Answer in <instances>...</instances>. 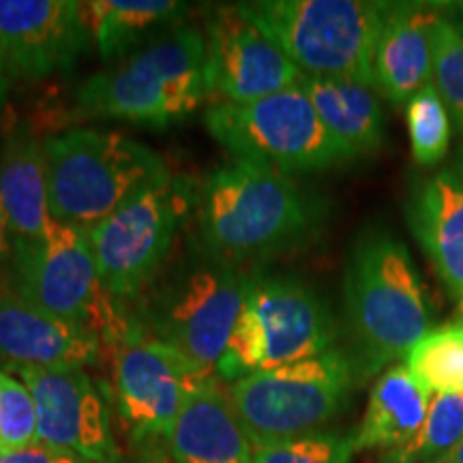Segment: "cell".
<instances>
[{
  "label": "cell",
  "instance_id": "6",
  "mask_svg": "<svg viewBox=\"0 0 463 463\" xmlns=\"http://www.w3.org/2000/svg\"><path fill=\"white\" fill-rule=\"evenodd\" d=\"M339 326L316 288L292 275L249 273L245 300L217 375L236 382L337 347Z\"/></svg>",
  "mask_w": 463,
  "mask_h": 463
},
{
  "label": "cell",
  "instance_id": "12",
  "mask_svg": "<svg viewBox=\"0 0 463 463\" xmlns=\"http://www.w3.org/2000/svg\"><path fill=\"white\" fill-rule=\"evenodd\" d=\"M114 347V386L118 412L136 436L167 438L189 386L200 373L183 354L150 337L125 314L106 335Z\"/></svg>",
  "mask_w": 463,
  "mask_h": 463
},
{
  "label": "cell",
  "instance_id": "15",
  "mask_svg": "<svg viewBox=\"0 0 463 463\" xmlns=\"http://www.w3.org/2000/svg\"><path fill=\"white\" fill-rule=\"evenodd\" d=\"M92 43L78 0H0V52L9 80L67 71Z\"/></svg>",
  "mask_w": 463,
  "mask_h": 463
},
{
  "label": "cell",
  "instance_id": "18",
  "mask_svg": "<svg viewBox=\"0 0 463 463\" xmlns=\"http://www.w3.org/2000/svg\"><path fill=\"white\" fill-rule=\"evenodd\" d=\"M436 3H384L375 42V86L386 99L408 106L433 80V26Z\"/></svg>",
  "mask_w": 463,
  "mask_h": 463
},
{
  "label": "cell",
  "instance_id": "16",
  "mask_svg": "<svg viewBox=\"0 0 463 463\" xmlns=\"http://www.w3.org/2000/svg\"><path fill=\"white\" fill-rule=\"evenodd\" d=\"M101 339L17 294L0 275V363L26 367H86L99 361Z\"/></svg>",
  "mask_w": 463,
  "mask_h": 463
},
{
  "label": "cell",
  "instance_id": "33",
  "mask_svg": "<svg viewBox=\"0 0 463 463\" xmlns=\"http://www.w3.org/2000/svg\"><path fill=\"white\" fill-rule=\"evenodd\" d=\"M9 75H7V69H5V61H3V52H0V103L5 101V97H7L9 92Z\"/></svg>",
  "mask_w": 463,
  "mask_h": 463
},
{
  "label": "cell",
  "instance_id": "21",
  "mask_svg": "<svg viewBox=\"0 0 463 463\" xmlns=\"http://www.w3.org/2000/svg\"><path fill=\"white\" fill-rule=\"evenodd\" d=\"M0 202L15 242H34L52 222L43 142L31 133L11 136L0 150Z\"/></svg>",
  "mask_w": 463,
  "mask_h": 463
},
{
  "label": "cell",
  "instance_id": "8",
  "mask_svg": "<svg viewBox=\"0 0 463 463\" xmlns=\"http://www.w3.org/2000/svg\"><path fill=\"white\" fill-rule=\"evenodd\" d=\"M358 382L341 347L230 382L234 412L251 447L322 431L345 408Z\"/></svg>",
  "mask_w": 463,
  "mask_h": 463
},
{
  "label": "cell",
  "instance_id": "3",
  "mask_svg": "<svg viewBox=\"0 0 463 463\" xmlns=\"http://www.w3.org/2000/svg\"><path fill=\"white\" fill-rule=\"evenodd\" d=\"M208 97L204 33L184 24L84 80L73 90V114L164 129L194 114Z\"/></svg>",
  "mask_w": 463,
  "mask_h": 463
},
{
  "label": "cell",
  "instance_id": "34",
  "mask_svg": "<svg viewBox=\"0 0 463 463\" xmlns=\"http://www.w3.org/2000/svg\"><path fill=\"white\" fill-rule=\"evenodd\" d=\"M436 463H463V439L453 450H450V453L444 455L442 459H438Z\"/></svg>",
  "mask_w": 463,
  "mask_h": 463
},
{
  "label": "cell",
  "instance_id": "9",
  "mask_svg": "<svg viewBox=\"0 0 463 463\" xmlns=\"http://www.w3.org/2000/svg\"><path fill=\"white\" fill-rule=\"evenodd\" d=\"M204 125L232 159L292 176L354 161L328 133L300 86L247 103H213Z\"/></svg>",
  "mask_w": 463,
  "mask_h": 463
},
{
  "label": "cell",
  "instance_id": "29",
  "mask_svg": "<svg viewBox=\"0 0 463 463\" xmlns=\"http://www.w3.org/2000/svg\"><path fill=\"white\" fill-rule=\"evenodd\" d=\"M37 408L22 380L0 372V453L37 444Z\"/></svg>",
  "mask_w": 463,
  "mask_h": 463
},
{
  "label": "cell",
  "instance_id": "11",
  "mask_svg": "<svg viewBox=\"0 0 463 463\" xmlns=\"http://www.w3.org/2000/svg\"><path fill=\"white\" fill-rule=\"evenodd\" d=\"M3 277L17 294L103 339L125 317V305L103 288L84 232L52 222L34 242H15Z\"/></svg>",
  "mask_w": 463,
  "mask_h": 463
},
{
  "label": "cell",
  "instance_id": "35",
  "mask_svg": "<svg viewBox=\"0 0 463 463\" xmlns=\"http://www.w3.org/2000/svg\"><path fill=\"white\" fill-rule=\"evenodd\" d=\"M450 170H453L457 176H459V181L463 183V144L459 146V150H457V155H455V165L450 167Z\"/></svg>",
  "mask_w": 463,
  "mask_h": 463
},
{
  "label": "cell",
  "instance_id": "1",
  "mask_svg": "<svg viewBox=\"0 0 463 463\" xmlns=\"http://www.w3.org/2000/svg\"><path fill=\"white\" fill-rule=\"evenodd\" d=\"M328 204L292 174L232 159L195 191L198 245L225 264H262L320 239Z\"/></svg>",
  "mask_w": 463,
  "mask_h": 463
},
{
  "label": "cell",
  "instance_id": "25",
  "mask_svg": "<svg viewBox=\"0 0 463 463\" xmlns=\"http://www.w3.org/2000/svg\"><path fill=\"white\" fill-rule=\"evenodd\" d=\"M412 157L419 165L433 167L449 153L450 114L436 86L427 84L405 106Z\"/></svg>",
  "mask_w": 463,
  "mask_h": 463
},
{
  "label": "cell",
  "instance_id": "14",
  "mask_svg": "<svg viewBox=\"0 0 463 463\" xmlns=\"http://www.w3.org/2000/svg\"><path fill=\"white\" fill-rule=\"evenodd\" d=\"M37 408V438L92 463H118L109 410L84 367H26L17 372Z\"/></svg>",
  "mask_w": 463,
  "mask_h": 463
},
{
  "label": "cell",
  "instance_id": "17",
  "mask_svg": "<svg viewBox=\"0 0 463 463\" xmlns=\"http://www.w3.org/2000/svg\"><path fill=\"white\" fill-rule=\"evenodd\" d=\"M165 439L176 463H251V442L215 373L194 380Z\"/></svg>",
  "mask_w": 463,
  "mask_h": 463
},
{
  "label": "cell",
  "instance_id": "22",
  "mask_svg": "<svg viewBox=\"0 0 463 463\" xmlns=\"http://www.w3.org/2000/svg\"><path fill=\"white\" fill-rule=\"evenodd\" d=\"M298 86L352 159L367 157L382 146L384 114L372 86L335 78H303Z\"/></svg>",
  "mask_w": 463,
  "mask_h": 463
},
{
  "label": "cell",
  "instance_id": "2",
  "mask_svg": "<svg viewBox=\"0 0 463 463\" xmlns=\"http://www.w3.org/2000/svg\"><path fill=\"white\" fill-rule=\"evenodd\" d=\"M345 326L358 380H367L430 333L431 311L408 247L382 228L352 245L344 277Z\"/></svg>",
  "mask_w": 463,
  "mask_h": 463
},
{
  "label": "cell",
  "instance_id": "26",
  "mask_svg": "<svg viewBox=\"0 0 463 463\" xmlns=\"http://www.w3.org/2000/svg\"><path fill=\"white\" fill-rule=\"evenodd\" d=\"M431 43L433 86L442 97L457 131L463 133V34L438 15Z\"/></svg>",
  "mask_w": 463,
  "mask_h": 463
},
{
  "label": "cell",
  "instance_id": "20",
  "mask_svg": "<svg viewBox=\"0 0 463 463\" xmlns=\"http://www.w3.org/2000/svg\"><path fill=\"white\" fill-rule=\"evenodd\" d=\"M430 395L405 364L386 369L373 384L361 425L352 433L354 450H380V463H410L408 455L430 412Z\"/></svg>",
  "mask_w": 463,
  "mask_h": 463
},
{
  "label": "cell",
  "instance_id": "24",
  "mask_svg": "<svg viewBox=\"0 0 463 463\" xmlns=\"http://www.w3.org/2000/svg\"><path fill=\"white\" fill-rule=\"evenodd\" d=\"M405 358V369L433 395L463 392V324L433 328L412 345Z\"/></svg>",
  "mask_w": 463,
  "mask_h": 463
},
{
  "label": "cell",
  "instance_id": "31",
  "mask_svg": "<svg viewBox=\"0 0 463 463\" xmlns=\"http://www.w3.org/2000/svg\"><path fill=\"white\" fill-rule=\"evenodd\" d=\"M14 249H15V236L14 232H11L3 202H0V275L9 269L11 258H14Z\"/></svg>",
  "mask_w": 463,
  "mask_h": 463
},
{
  "label": "cell",
  "instance_id": "13",
  "mask_svg": "<svg viewBox=\"0 0 463 463\" xmlns=\"http://www.w3.org/2000/svg\"><path fill=\"white\" fill-rule=\"evenodd\" d=\"M204 43L208 86L219 101H256L298 86L305 78L236 5L208 11Z\"/></svg>",
  "mask_w": 463,
  "mask_h": 463
},
{
  "label": "cell",
  "instance_id": "4",
  "mask_svg": "<svg viewBox=\"0 0 463 463\" xmlns=\"http://www.w3.org/2000/svg\"><path fill=\"white\" fill-rule=\"evenodd\" d=\"M249 273L206 253L198 242L165 269L129 316L150 337L164 341L198 369L213 375L245 300ZM217 375V373H215Z\"/></svg>",
  "mask_w": 463,
  "mask_h": 463
},
{
  "label": "cell",
  "instance_id": "7",
  "mask_svg": "<svg viewBox=\"0 0 463 463\" xmlns=\"http://www.w3.org/2000/svg\"><path fill=\"white\" fill-rule=\"evenodd\" d=\"M305 78L354 80L375 89L373 54L384 3L253 0L236 3Z\"/></svg>",
  "mask_w": 463,
  "mask_h": 463
},
{
  "label": "cell",
  "instance_id": "5",
  "mask_svg": "<svg viewBox=\"0 0 463 463\" xmlns=\"http://www.w3.org/2000/svg\"><path fill=\"white\" fill-rule=\"evenodd\" d=\"M43 157L52 217L84 234L170 174L153 148L120 131L58 133L43 140Z\"/></svg>",
  "mask_w": 463,
  "mask_h": 463
},
{
  "label": "cell",
  "instance_id": "30",
  "mask_svg": "<svg viewBox=\"0 0 463 463\" xmlns=\"http://www.w3.org/2000/svg\"><path fill=\"white\" fill-rule=\"evenodd\" d=\"M0 463H84L80 457L69 455L65 450L52 449L48 444H33V447L0 453Z\"/></svg>",
  "mask_w": 463,
  "mask_h": 463
},
{
  "label": "cell",
  "instance_id": "23",
  "mask_svg": "<svg viewBox=\"0 0 463 463\" xmlns=\"http://www.w3.org/2000/svg\"><path fill=\"white\" fill-rule=\"evenodd\" d=\"M82 14L92 43L103 61H120L159 28L176 24L187 14V5L176 0H90Z\"/></svg>",
  "mask_w": 463,
  "mask_h": 463
},
{
  "label": "cell",
  "instance_id": "27",
  "mask_svg": "<svg viewBox=\"0 0 463 463\" xmlns=\"http://www.w3.org/2000/svg\"><path fill=\"white\" fill-rule=\"evenodd\" d=\"M463 439V392L433 395L427 420L410 450V463H436Z\"/></svg>",
  "mask_w": 463,
  "mask_h": 463
},
{
  "label": "cell",
  "instance_id": "19",
  "mask_svg": "<svg viewBox=\"0 0 463 463\" xmlns=\"http://www.w3.org/2000/svg\"><path fill=\"white\" fill-rule=\"evenodd\" d=\"M410 232L463 317V183L453 170L416 184L405 208Z\"/></svg>",
  "mask_w": 463,
  "mask_h": 463
},
{
  "label": "cell",
  "instance_id": "32",
  "mask_svg": "<svg viewBox=\"0 0 463 463\" xmlns=\"http://www.w3.org/2000/svg\"><path fill=\"white\" fill-rule=\"evenodd\" d=\"M436 7L439 11V15L463 34V0L461 3L459 0H457V3H436Z\"/></svg>",
  "mask_w": 463,
  "mask_h": 463
},
{
  "label": "cell",
  "instance_id": "28",
  "mask_svg": "<svg viewBox=\"0 0 463 463\" xmlns=\"http://www.w3.org/2000/svg\"><path fill=\"white\" fill-rule=\"evenodd\" d=\"M352 436L337 431H314L286 442L253 447L251 463H352Z\"/></svg>",
  "mask_w": 463,
  "mask_h": 463
},
{
  "label": "cell",
  "instance_id": "10",
  "mask_svg": "<svg viewBox=\"0 0 463 463\" xmlns=\"http://www.w3.org/2000/svg\"><path fill=\"white\" fill-rule=\"evenodd\" d=\"M194 200L191 184L167 174L86 234L109 297L133 300L165 269Z\"/></svg>",
  "mask_w": 463,
  "mask_h": 463
}]
</instances>
